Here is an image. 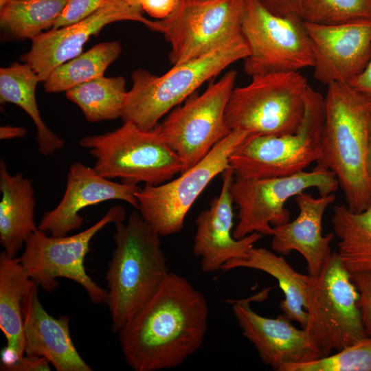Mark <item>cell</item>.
<instances>
[{
  "label": "cell",
  "instance_id": "obj_22",
  "mask_svg": "<svg viewBox=\"0 0 371 371\" xmlns=\"http://www.w3.org/2000/svg\"><path fill=\"white\" fill-rule=\"evenodd\" d=\"M35 284L19 258L1 251L0 329L5 337L6 346L1 352V370L24 355L23 307Z\"/></svg>",
  "mask_w": 371,
  "mask_h": 371
},
{
  "label": "cell",
  "instance_id": "obj_11",
  "mask_svg": "<svg viewBox=\"0 0 371 371\" xmlns=\"http://www.w3.org/2000/svg\"><path fill=\"white\" fill-rule=\"evenodd\" d=\"M126 211L111 207L105 215L89 228L71 236H52L36 230L27 240L20 260L30 278L46 292L58 286L56 278L76 282L96 304L106 302L108 292L87 273L84 262L94 236L109 223L124 221Z\"/></svg>",
  "mask_w": 371,
  "mask_h": 371
},
{
  "label": "cell",
  "instance_id": "obj_26",
  "mask_svg": "<svg viewBox=\"0 0 371 371\" xmlns=\"http://www.w3.org/2000/svg\"><path fill=\"white\" fill-rule=\"evenodd\" d=\"M331 221L339 239L337 253L347 270L371 269V203L358 212L337 205Z\"/></svg>",
  "mask_w": 371,
  "mask_h": 371
},
{
  "label": "cell",
  "instance_id": "obj_1",
  "mask_svg": "<svg viewBox=\"0 0 371 371\" xmlns=\"http://www.w3.org/2000/svg\"><path fill=\"white\" fill-rule=\"evenodd\" d=\"M209 308L203 293L170 272L149 302L117 333L126 363L135 371L175 368L202 345Z\"/></svg>",
  "mask_w": 371,
  "mask_h": 371
},
{
  "label": "cell",
  "instance_id": "obj_12",
  "mask_svg": "<svg viewBox=\"0 0 371 371\" xmlns=\"http://www.w3.org/2000/svg\"><path fill=\"white\" fill-rule=\"evenodd\" d=\"M241 30L249 48L244 59L248 76L313 67L311 44L300 16H278L259 0H245Z\"/></svg>",
  "mask_w": 371,
  "mask_h": 371
},
{
  "label": "cell",
  "instance_id": "obj_29",
  "mask_svg": "<svg viewBox=\"0 0 371 371\" xmlns=\"http://www.w3.org/2000/svg\"><path fill=\"white\" fill-rule=\"evenodd\" d=\"M67 0H12L0 9L1 30L13 38L31 40L53 27Z\"/></svg>",
  "mask_w": 371,
  "mask_h": 371
},
{
  "label": "cell",
  "instance_id": "obj_39",
  "mask_svg": "<svg viewBox=\"0 0 371 371\" xmlns=\"http://www.w3.org/2000/svg\"><path fill=\"white\" fill-rule=\"evenodd\" d=\"M367 174H368L370 186L371 188V132H370V142H369L368 155H367Z\"/></svg>",
  "mask_w": 371,
  "mask_h": 371
},
{
  "label": "cell",
  "instance_id": "obj_8",
  "mask_svg": "<svg viewBox=\"0 0 371 371\" xmlns=\"http://www.w3.org/2000/svg\"><path fill=\"white\" fill-rule=\"evenodd\" d=\"M324 120V98L309 87L297 131L279 136L249 135L229 157L234 175L265 178L304 171L322 157Z\"/></svg>",
  "mask_w": 371,
  "mask_h": 371
},
{
  "label": "cell",
  "instance_id": "obj_19",
  "mask_svg": "<svg viewBox=\"0 0 371 371\" xmlns=\"http://www.w3.org/2000/svg\"><path fill=\"white\" fill-rule=\"evenodd\" d=\"M223 183L218 196L210 207L197 216L193 252L201 259V268L205 273L221 270L227 262L247 257L249 250L262 238L254 232L236 239L233 236V199L230 191L234 172L229 167L223 173Z\"/></svg>",
  "mask_w": 371,
  "mask_h": 371
},
{
  "label": "cell",
  "instance_id": "obj_4",
  "mask_svg": "<svg viewBox=\"0 0 371 371\" xmlns=\"http://www.w3.org/2000/svg\"><path fill=\"white\" fill-rule=\"evenodd\" d=\"M248 55L242 34L202 56L173 65L161 76L138 69L132 74L133 86L127 91L121 118L142 129H153L201 85Z\"/></svg>",
  "mask_w": 371,
  "mask_h": 371
},
{
  "label": "cell",
  "instance_id": "obj_15",
  "mask_svg": "<svg viewBox=\"0 0 371 371\" xmlns=\"http://www.w3.org/2000/svg\"><path fill=\"white\" fill-rule=\"evenodd\" d=\"M120 21L142 23L150 28L153 21L144 17L139 8L122 0H106L93 13L76 23L43 32L32 39L30 50L21 60L30 65L45 82L59 65L82 53L90 36L106 25Z\"/></svg>",
  "mask_w": 371,
  "mask_h": 371
},
{
  "label": "cell",
  "instance_id": "obj_31",
  "mask_svg": "<svg viewBox=\"0 0 371 371\" xmlns=\"http://www.w3.org/2000/svg\"><path fill=\"white\" fill-rule=\"evenodd\" d=\"M280 371H371V336H365L333 355L286 364Z\"/></svg>",
  "mask_w": 371,
  "mask_h": 371
},
{
  "label": "cell",
  "instance_id": "obj_16",
  "mask_svg": "<svg viewBox=\"0 0 371 371\" xmlns=\"http://www.w3.org/2000/svg\"><path fill=\"white\" fill-rule=\"evenodd\" d=\"M269 289L247 298L229 301L242 334L254 345L262 361L280 371L286 364L320 358L306 330L295 328L285 315L269 318L252 309L250 302L264 300Z\"/></svg>",
  "mask_w": 371,
  "mask_h": 371
},
{
  "label": "cell",
  "instance_id": "obj_28",
  "mask_svg": "<svg viewBox=\"0 0 371 371\" xmlns=\"http://www.w3.org/2000/svg\"><path fill=\"white\" fill-rule=\"evenodd\" d=\"M122 51L117 41L104 42L93 46L57 67L44 82L47 93H59L102 77L107 67Z\"/></svg>",
  "mask_w": 371,
  "mask_h": 371
},
{
  "label": "cell",
  "instance_id": "obj_21",
  "mask_svg": "<svg viewBox=\"0 0 371 371\" xmlns=\"http://www.w3.org/2000/svg\"><path fill=\"white\" fill-rule=\"evenodd\" d=\"M36 283L23 307L24 354L46 358L57 371H91L71 337L69 316L56 318L43 308Z\"/></svg>",
  "mask_w": 371,
  "mask_h": 371
},
{
  "label": "cell",
  "instance_id": "obj_37",
  "mask_svg": "<svg viewBox=\"0 0 371 371\" xmlns=\"http://www.w3.org/2000/svg\"><path fill=\"white\" fill-rule=\"evenodd\" d=\"M348 83L353 89L371 99V52L365 68Z\"/></svg>",
  "mask_w": 371,
  "mask_h": 371
},
{
  "label": "cell",
  "instance_id": "obj_17",
  "mask_svg": "<svg viewBox=\"0 0 371 371\" xmlns=\"http://www.w3.org/2000/svg\"><path fill=\"white\" fill-rule=\"evenodd\" d=\"M304 23L320 82H348L365 68L371 52V19L337 25Z\"/></svg>",
  "mask_w": 371,
  "mask_h": 371
},
{
  "label": "cell",
  "instance_id": "obj_27",
  "mask_svg": "<svg viewBox=\"0 0 371 371\" xmlns=\"http://www.w3.org/2000/svg\"><path fill=\"white\" fill-rule=\"evenodd\" d=\"M127 91L122 76H103L65 93L67 98L79 106L87 121L98 122L122 117Z\"/></svg>",
  "mask_w": 371,
  "mask_h": 371
},
{
  "label": "cell",
  "instance_id": "obj_5",
  "mask_svg": "<svg viewBox=\"0 0 371 371\" xmlns=\"http://www.w3.org/2000/svg\"><path fill=\"white\" fill-rule=\"evenodd\" d=\"M79 144L95 158L93 169L99 175L126 184L159 185L184 170L155 128L142 129L128 121L112 131L85 136Z\"/></svg>",
  "mask_w": 371,
  "mask_h": 371
},
{
  "label": "cell",
  "instance_id": "obj_24",
  "mask_svg": "<svg viewBox=\"0 0 371 371\" xmlns=\"http://www.w3.org/2000/svg\"><path fill=\"white\" fill-rule=\"evenodd\" d=\"M237 268L260 270L273 277L284 295L280 302L282 313L292 322H298L302 328H305L307 319L305 291L311 276L309 274L297 272L283 256L264 247H251L247 257L227 262L221 270Z\"/></svg>",
  "mask_w": 371,
  "mask_h": 371
},
{
  "label": "cell",
  "instance_id": "obj_32",
  "mask_svg": "<svg viewBox=\"0 0 371 371\" xmlns=\"http://www.w3.org/2000/svg\"><path fill=\"white\" fill-rule=\"evenodd\" d=\"M105 1L67 0L52 29H58L80 22L97 10Z\"/></svg>",
  "mask_w": 371,
  "mask_h": 371
},
{
  "label": "cell",
  "instance_id": "obj_3",
  "mask_svg": "<svg viewBox=\"0 0 371 371\" xmlns=\"http://www.w3.org/2000/svg\"><path fill=\"white\" fill-rule=\"evenodd\" d=\"M115 248L106 280L111 329L117 333L157 293L170 273L160 236L133 210L115 225Z\"/></svg>",
  "mask_w": 371,
  "mask_h": 371
},
{
  "label": "cell",
  "instance_id": "obj_41",
  "mask_svg": "<svg viewBox=\"0 0 371 371\" xmlns=\"http://www.w3.org/2000/svg\"><path fill=\"white\" fill-rule=\"evenodd\" d=\"M12 0H0V9L3 8L5 5H7Z\"/></svg>",
  "mask_w": 371,
  "mask_h": 371
},
{
  "label": "cell",
  "instance_id": "obj_36",
  "mask_svg": "<svg viewBox=\"0 0 371 371\" xmlns=\"http://www.w3.org/2000/svg\"><path fill=\"white\" fill-rule=\"evenodd\" d=\"M261 3L274 14L285 16L300 15V0H259Z\"/></svg>",
  "mask_w": 371,
  "mask_h": 371
},
{
  "label": "cell",
  "instance_id": "obj_7",
  "mask_svg": "<svg viewBox=\"0 0 371 371\" xmlns=\"http://www.w3.org/2000/svg\"><path fill=\"white\" fill-rule=\"evenodd\" d=\"M234 87L225 110L229 128L249 134L284 135L295 133L305 113L308 87L299 71L276 72L251 77Z\"/></svg>",
  "mask_w": 371,
  "mask_h": 371
},
{
  "label": "cell",
  "instance_id": "obj_14",
  "mask_svg": "<svg viewBox=\"0 0 371 371\" xmlns=\"http://www.w3.org/2000/svg\"><path fill=\"white\" fill-rule=\"evenodd\" d=\"M237 72L229 70L201 94L191 95L155 128L177 154L184 170L203 159L230 132L225 110Z\"/></svg>",
  "mask_w": 371,
  "mask_h": 371
},
{
  "label": "cell",
  "instance_id": "obj_2",
  "mask_svg": "<svg viewBox=\"0 0 371 371\" xmlns=\"http://www.w3.org/2000/svg\"><path fill=\"white\" fill-rule=\"evenodd\" d=\"M327 86L322 153L317 164L335 174L347 207L361 212L371 203L367 174L371 99L348 82H332Z\"/></svg>",
  "mask_w": 371,
  "mask_h": 371
},
{
  "label": "cell",
  "instance_id": "obj_18",
  "mask_svg": "<svg viewBox=\"0 0 371 371\" xmlns=\"http://www.w3.org/2000/svg\"><path fill=\"white\" fill-rule=\"evenodd\" d=\"M137 185L118 183L99 175L93 168L81 162L73 163L67 175L66 188L59 203L44 214L38 229L52 236H64L80 229L85 208L110 200L124 201L136 210Z\"/></svg>",
  "mask_w": 371,
  "mask_h": 371
},
{
  "label": "cell",
  "instance_id": "obj_34",
  "mask_svg": "<svg viewBox=\"0 0 371 371\" xmlns=\"http://www.w3.org/2000/svg\"><path fill=\"white\" fill-rule=\"evenodd\" d=\"M179 0H141L142 11L159 20L169 16L176 8Z\"/></svg>",
  "mask_w": 371,
  "mask_h": 371
},
{
  "label": "cell",
  "instance_id": "obj_6",
  "mask_svg": "<svg viewBox=\"0 0 371 371\" xmlns=\"http://www.w3.org/2000/svg\"><path fill=\"white\" fill-rule=\"evenodd\" d=\"M358 301L350 273L338 253H332L319 274L310 276L305 291L304 329L321 357L366 336Z\"/></svg>",
  "mask_w": 371,
  "mask_h": 371
},
{
  "label": "cell",
  "instance_id": "obj_30",
  "mask_svg": "<svg viewBox=\"0 0 371 371\" xmlns=\"http://www.w3.org/2000/svg\"><path fill=\"white\" fill-rule=\"evenodd\" d=\"M300 15L305 23L337 25L371 19V0H300Z\"/></svg>",
  "mask_w": 371,
  "mask_h": 371
},
{
  "label": "cell",
  "instance_id": "obj_38",
  "mask_svg": "<svg viewBox=\"0 0 371 371\" xmlns=\"http://www.w3.org/2000/svg\"><path fill=\"white\" fill-rule=\"evenodd\" d=\"M26 135V129L21 126H1L0 127V139H10L21 138Z\"/></svg>",
  "mask_w": 371,
  "mask_h": 371
},
{
  "label": "cell",
  "instance_id": "obj_35",
  "mask_svg": "<svg viewBox=\"0 0 371 371\" xmlns=\"http://www.w3.org/2000/svg\"><path fill=\"white\" fill-rule=\"evenodd\" d=\"M50 362L45 357L25 355L3 371H49Z\"/></svg>",
  "mask_w": 371,
  "mask_h": 371
},
{
  "label": "cell",
  "instance_id": "obj_40",
  "mask_svg": "<svg viewBox=\"0 0 371 371\" xmlns=\"http://www.w3.org/2000/svg\"><path fill=\"white\" fill-rule=\"evenodd\" d=\"M122 1L126 2L130 5L141 8L140 7L141 0H122Z\"/></svg>",
  "mask_w": 371,
  "mask_h": 371
},
{
  "label": "cell",
  "instance_id": "obj_23",
  "mask_svg": "<svg viewBox=\"0 0 371 371\" xmlns=\"http://www.w3.org/2000/svg\"><path fill=\"white\" fill-rule=\"evenodd\" d=\"M0 192V243L8 255L16 256L38 229L32 181L21 173L12 175L1 159Z\"/></svg>",
  "mask_w": 371,
  "mask_h": 371
},
{
  "label": "cell",
  "instance_id": "obj_10",
  "mask_svg": "<svg viewBox=\"0 0 371 371\" xmlns=\"http://www.w3.org/2000/svg\"><path fill=\"white\" fill-rule=\"evenodd\" d=\"M249 135L244 131L232 130L203 159L177 178L139 188L135 194L138 211L160 237L182 230L196 199L214 177L230 167V155Z\"/></svg>",
  "mask_w": 371,
  "mask_h": 371
},
{
  "label": "cell",
  "instance_id": "obj_9",
  "mask_svg": "<svg viewBox=\"0 0 371 371\" xmlns=\"http://www.w3.org/2000/svg\"><path fill=\"white\" fill-rule=\"evenodd\" d=\"M339 183L335 174L317 164L311 171L265 178L235 176L231 184L232 197L238 206V223L233 236L240 239L258 232L272 236L273 227L290 221L286 201L309 188H316L319 195L336 192Z\"/></svg>",
  "mask_w": 371,
  "mask_h": 371
},
{
  "label": "cell",
  "instance_id": "obj_33",
  "mask_svg": "<svg viewBox=\"0 0 371 371\" xmlns=\"http://www.w3.org/2000/svg\"><path fill=\"white\" fill-rule=\"evenodd\" d=\"M358 293V304L363 330L366 336H371V269L350 273Z\"/></svg>",
  "mask_w": 371,
  "mask_h": 371
},
{
  "label": "cell",
  "instance_id": "obj_13",
  "mask_svg": "<svg viewBox=\"0 0 371 371\" xmlns=\"http://www.w3.org/2000/svg\"><path fill=\"white\" fill-rule=\"evenodd\" d=\"M245 0H179L152 31L170 43L169 60L179 65L202 56L242 34Z\"/></svg>",
  "mask_w": 371,
  "mask_h": 371
},
{
  "label": "cell",
  "instance_id": "obj_25",
  "mask_svg": "<svg viewBox=\"0 0 371 371\" xmlns=\"http://www.w3.org/2000/svg\"><path fill=\"white\" fill-rule=\"evenodd\" d=\"M38 82V75L26 63H14L1 68L0 102L15 104L29 115L36 128L38 151L48 156L64 148L65 142L47 127L41 116L35 95Z\"/></svg>",
  "mask_w": 371,
  "mask_h": 371
},
{
  "label": "cell",
  "instance_id": "obj_20",
  "mask_svg": "<svg viewBox=\"0 0 371 371\" xmlns=\"http://www.w3.org/2000/svg\"><path fill=\"white\" fill-rule=\"evenodd\" d=\"M335 200L333 193L314 197L302 192L295 196L298 216L292 221L273 227L271 249L278 254L300 253L311 276H317L331 256L333 233L322 234V221L326 208Z\"/></svg>",
  "mask_w": 371,
  "mask_h": 371
}]
</instances>
